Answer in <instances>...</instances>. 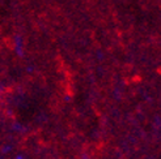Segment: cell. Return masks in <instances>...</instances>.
<instances>
[{"instance_id": "cell-1", "label": "cell", "mask_w": 161, "mask_h": 159, "mask_svg": "<svg viewBox=\"0 0 161 159\" xmlns=\"http://www.w3.org/2000/svg\"><path fill=\"white\" fill-rule=\"evenodd\" d=\"M12 47H13V51L17 56L22 58L24 54H25V43H24V39L21 35L16 34L12 39Z\"/></svg>"}, {"instance_id": "cell-2", "label": "cell", "mask_w": 161, "mask_h": 159, "mask_svg": "<svg viewBox=\"0 0 161 159\" xmlns=\"http://www.w3.org/2000/svg\"><path fill=\"white\" fill-rule=\"evenodd\" d=\"M12 151V146L11 145H5L2 147V153L3 154H8V153H11Z\"/></svg>"}, {"instance_id": "cell-3", "label": "cell", "mask_w": 161, "mask_h": 159, "mask_svg": "<svg viewBox=\"0 0 161 159\" xmlns=\"http://www.w3.org/2000/svg\"><path fill=\"white\" fill-rule=\"evenodd\" d=\"M14 159H25V156H24V154H17L14 156Z\"/></svg>"}, {"instance_id": "cell-4", "label": "cell", "mask_w": 161, "mask_h": 159, "mask_svg": "<svg viewBox=\"0 0 161 159\" xmlns=\"http://www.w3.org/2000/svg\"><path fill=\"white\" fill-rule=\"evenodd\" d=\"M83 159H89V158H86V156H85V155H84V156H83Z\"/></svg>"}]
</instances>
